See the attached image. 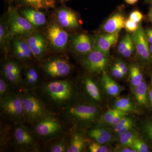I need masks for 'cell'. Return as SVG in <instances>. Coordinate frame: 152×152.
<instances>
[{"label": "cell", "instance_id": "6da1fadb", "mask_svg": "<svg viewBox=\"0 0 152 152\" xmlns=\"http://www.w3.org/2000/svg\"><path fill=\"white\" fill-rule=\"evenodd\" d=\"M9 29L11 34L26 38L36 31V28L19 14L15 8L10 7L8 11Z\"/></svg>", "mask_w": 152, "mask_h": 152}, {"label": "cell", "instance_id": "7a4b0ae2", "mask_svg": "<svg viewBox=\"0 0 152 152\" xmlns=\"http://www.w3.org/2000/svg\"><path fill=\"white\" fill-rule=\"evenodd\" d=\"M44 90L50 99L59 104L69 101L73 94V87L66 80L50 82L45 86Z\"/></svg>", "mask_w": 152, "mask_h": 152}, {"label": "cell", "instance_id": "3957f363", "mask_svg": "<svg viewBox=\"0 0 152 152\" xmlns=\"http://www.w3.org/2000/svg\"><path fill=\"white\" fill-rule=\"evenodd\" d=\"M45 36L48 44L54 50L63 51L66 48L69 34L56 21H52L48 25Z\"/></svg>", "mask_w": 152, "mask_h": 152}, {"label": "cell", "instance_id": "277c9868", "mask_svg": "<svg viewBox=\"0 0 152 152\" xmlns=\"http://www.w3.org/2000/svg\"><path fill=\"white\" fill-rule=\"evenodd\" d=\"M24 113L30 121L37 122L48 115L42 102L31 93L23 96Z\"/></svg>", "mask_w": 152, "mask_h": 152}, {"label": "cell", "instance_id": "5b68a950", "mask_svg": "<svg viewBox=\"0 0 152 152\" xmlns=\"http://www.w3.org/2000/svg\"><path fill=\"white\" fill-rule=\"evenodd\" d=\"M3 111L12 118L19 119L24 115L23 96L18 94L6 96L1 100Z\"/></svg>", "mask_w": 152, "mask_h": 152}, {"label": "cell", "instance_id": "8992f818", "mask_svg": "<svg viewBox=\"0 0 152 152\" xmlns=\"http://www.w3.org/2000/svg\"><path fill=\"white\" fill-rule=\"evenodd\" d=\"M61 129V125L56 118L48 115L37 121L35 126L36 132L43 138L56 135Z\"/></svg>", "mask_w": 152, "mask_h": 152}, {"label": "cell", "instance_id": "52a82bcc", "mask_svg": "<svg viewBox=\"0 0 152 152\" xmlns=\"http://www.w3.org/2000/svg\"><path fill=\"white\" fill-rule=\"evenodd\" d=\"M87 69L93 73H100L105 71L108 65V56L99 51L93 50L87 55L83 61Z\"/></svg>", "mask_w": 152, "mask_h": 152}, {"label": "cell", "instance_id": "ba28073f", "mask_svg": "<svg viewBox=\"0 0 152 152\" xmlns=\"http://www.w3.org/2000/svg\"><path fill=\"white\" fill-rule=\"evenodd\" d=\"M56 14L57 23L66 31H74L80 26L77 15L69 8L62 6L57 9Z\"/></svg>", "mask_w": 152, "mask_h": 152}, {"label": "cell", "instance_id": "9c48e42d", "mask_svg": "<svg viewBox=\"0 0 152 152\" xmlns=\"http://www.w3.org/2000/svg\"><path fill=\"white\" fill-rule=\"evenodd\" d=\"M44 69L52 77H61L67 76L72 67L66 60L58 58L47 61L44 64Z\"/></svg>", "mask_w": 152, "mask_h": 152}, {"label": "cell", "instance_id": "30bf717a", "mask_svg": "<svg viewBox=\"0 0 152 152\" xmlns=\"http://www.w3.org/2000/svg\"><path fill=\"white\" fill-rule=\"evenodd\" d=\"M132 37L138 56L143 61H149L151 59V54L149 42L142 25H140L139 28L133 32Z\"/></svg>", "mask_w": 152, "mask_h": 152}, {"label": "cell", "instance_id": "8fae6325", "mask_svg": "<svg viewBox=\"0 0 152 152\" xmlns=\"http://www.w3.org/2000/svg\"><path fill=\"white\" fill-rule=\"evenodd\" d=\"M99 113V109L91 105L80 104L69 109L68 115L73 119L87 122L92 121Z\"/></svg>", "mask_w": 152, "mask_h": 152}, {"label": "cell", "instance_id": "7c38bea8", "mask_svg": "<svg viewBox=\"0 0 152 152\" xmlns=\"http://www.w3.org/2000/svg\"><path fill=\"white\" fill-rule=\"evenodd\" d=\"M26 38L34 56L40 58L45 53L48 48V42L45 36L36 31Z\"/></svg>", "mask_w": 152, "mask_h": 152}, {"label": "cell", "instance_id": "4fadbf2b", "mask_svg": "<svg viewBox=\"0 0 152 152\" xmlns=\"http://www.w3.org/2000/svg\"><path fill=\"white\" fill-rule=\"evenodd\" d=\"M119 33L100 35L96 37L93 42V50L99 51L109 56L111 48L116 43Z\"/></svg>", "mask_w": 152, "mask_h": 152}, {"label": "cell", "instance_id": "5bb4252c", "mask_svg": "<svg viewBox=\"0 0 152 152\" xmlns=\"http://www.w3.org/2000/svg\"><path fill=\"white\" fill-rule=\"evenodd\" d=\"M13 46L14 54L19 60L28 61L34 57L25 37H16L13 41Z\"/></svg>", "mask_w": 152, "mask_h": 152}, {"label": "cell", "instance_id": "9a60e30c", "mask_svg": "<svg viewBox=\"0 0 152 152\" xmlns=\"http://www.w3.org/2000/svg\"><path fill=\"white\" fill-rule=\"evenodd\" d=\"M21 15L35 28L43 26L47 22L46 17L39 10L26 7L20 11Z\"/></svg>", "mask_w": 152, "mask_h": 152}, {"label": "cell", "instance_id": "2e32d148", "mask_svg": "<svg viewBox=\"0 0 152 152\" xmlns=\"http://www.w3.org/2000/svg\"><path fill=\"white\" fill-rule=\"evenodd\" d=\"M72 45L76 53L87 55L93 50V42L89 36L86 34H79L72 39Z\"/></svg>", "mask_w": 152, "mask_h": 152}, {"label": "cell", "instance_id": "e0dca14e", "mask_svg": "<svg viewBox=\"0 0 152 152\" xmlns=\"http://www.w3.org/2000/svg\"><path fill=\"white\" fill-rule=\"evenodd\" d=\"M125 17L121 12L114 14L104 24L102 29L108 34L119 33L125 27Z\"/></svg>", "mask_w": 152, "mask_h": 152}, {"label": "cell", "instance_id": "ac0fdd59", "mask_svg": "<svg viewBox=\"0 0 152 152\" xmlns=\"http://www.w3.org/2000/svg\"><path fill=\"white\" fill-rule=\"evenodd\" d=\"M3 73L6 78L14 84H18L21 81V72L16 63L9 61L3 67Z\"/></svg>", "mask_w": 152, "mask_h": 152}, {"label": "cell", "instance_id": "d6986e66", "mask_svg": "<svg viewBox=\"0 0 152 152\" xmlns=\"http://www.w3.org/2000/svg\"><path fill=\"white\" fill-rule=\"evenodd\" d=\"M14 137L17 144L22 147H29L34 143V140L29 131L22 125L15 129Z\"/></svg>", "mask_w": 152, "mask_h": 152}, {"label": "cell", "instance_id": "ffe728a7", "mask_svg": "<svg viewBox=\"0 0 152 152\" xmlns=\"http://www.w3.org/2000/svg\"><path fill=\"white\" fill-rule=\"evenodd\" d=\"M102 80L106 92L109 96L116 97L124 90V88L115 81L104 71L102 72Z\"/></svg>", "mask_w": 152, "mask_h": 152}, {"label": "cell", "instance_id": "44dd1931", "mask_svg": "<svg viewBox=\"0 0 152 152\" xmlns=\"http://www.w3.org/2000/svg\"><path fill=\"white\" fill-rule=\"evenodd\" d=\"M13 36L9 29L8 18L7 20L1 19L0 23V45L1 49L5 53L9 51L10 42Z\"/></svg>", "mask_w": 152, "mask_h": 152}, {"label": "cell", "instance_id": "7402d4cb", "mask_svg": "<svg viewBox=\"0 0 152 152\" xmlns=\"http://www.w3.org/2000/svg\"><path fill=\"white\" fill-rule=\"evenodd\" d=\"M19 5L37 10L54 8L55 0H15Z\"/></svg>", "mask_w": 152, "mask_h": 152}, {"label": "cell", "instance_id": "603a6c76", "mask_svg": "<svg viewBox=\"0 0 152 152\" xmlns=\"http://www.w3.org/2000/svg\"><path fill=\"white\" fill-rule=\"evenodd\" d=\"M134 88V94L136 100L140 104L147 106L149 100L148 86L144 80L138 86Z\"/></svg>", "mask_w": 152, "mask_h": 152}, {"label": "cell", "instance_id": "cb8c5ba5", "mask_svg": "<svg viewBox=\"0 0 152 152\" xmlns=\"http://www.w3.org/2000/svg\"><path fill=\"white\" fill-rule=\"evenodd\" d=\"M84 86L87 94L92 99L97 102L101 100L102 96L99 89L92 79L88 77L85 78Z\"/></svg>", "mask_w": 152, "mask_h": 152}, {"label": "cell", "instance_id": "d4e9b609", "mask_svg": "<svg viewBox=\"0 0 152 152\" xmlns=\"http://www.w3.org/2000/svg\"><path fill=\"white\" fill-rule=\"evenodd\" d=\"M86 145L84 137L80 133H76L72 137L69 145L66 152H80L83 151Z\"/></svg>", "mask_w": 152, "mask_h": 152}, {"label": "cell", "instance_id": "484cf974", "mask_svg": "<svg viewBox=\"0 0 152 152\" xmlns=\"http://www.w3.org/2000/svg\"><path fill=\"white\" fill-rule=\"evenodd\" d=\"M129 73L130 81L133 88L138 86L143 81L141 69L137 65H132L130 67Z\"/></svg>", "mask_w": 152, "mask_h": 152}, {"label": "cell", "instance_id": "4316f807", "mask_svg": "<svg viewBox=\"0 0 152 152\" xmlns=\"http://www.w3.org/2000/svg\"><path fill=\"white\" fill-rule=\"evenodd\" d=\"M114 109L127 113L134 110V106L129 98H119L115 101Z\"/></svg>", "mask_w": 152, "mask_h": 152}, {"label": "cell", "instance_id": "83f0119b", "mask_svg": "<svg viewBox=\"0 0 152 152\" xmlns=\"http://www.w3.org/2000/svg\"><path fill=\"white\" fill-rule=\"evenodd\" d=\"M25 80L29 86H33L37 83L39 75L37 71L34 67L28 68L25 73Z\"/></svg>", "mask_w": 152, "mask_h": 152}, {"label": "cell", "instance_id": "f1b7e54d", "mask_svg": "<svg viewBox=\"0 0 152 152\" xmlns=\"http://www.w3.org/2000/svg\"><path fill=\"white\" fill-rule=\"evenodd\" d=\"M137 135L132 130L120 135V142L124 146L132 148Z\"/></svg>", "mask_w": 152, "mask_h": 152}, {"label": "cell", "instance_id": "f546056e", "mask_svg": "<svg viewBox=\"0 0 152 152\" xmlns=\"http://www.w3.org/2000/svg\"><path fill=\"white\" fill-rule=\"evenodd\" d=\"M136 152H149V148L145 142L137 137L135 140L132 148Z\"/></svg>", "mask_w": 152, "mask_h": 152}, {"label": "cell", "instance_id": "4dcf8cb0", "mask_svg": "<svg viewBox=\"0 0 152 152\" xmlns=\"http://www.w3.org/2000/svg\"><path fill=\"white\" fill-rule=\"evenodd\" d=\"M133 41L132 36L130 35L129 34H126L119 44L118 47V51L119 53L121 54Z\"/></svg>", "mask_w": 152, "mask_h": 152}, {"label": "cell", "instance_id": "1f68e13d", "mask_svg": "<svg viewBox=\"0 0 152 152\" xmlns=\"http://www.w3.org/2000/svg\"><path fill=\"white\" fill-rule=\"evenodd\" d=\"M89 150L91 152H111L108 147L104 145V144L97 142H93L89 147Z\"/></svg>", "mask_w": 152, "mask_h": 152}, {"label": "cell", "instance_id": "d6a6232c", "mask_svg": "<svg viewBox=\"0 0 152 152\" xmlns=\"http://www.w3.org/2000/svg\"><path fill=\"white\" fill-rule=\"evenodd\" d=\"M118 110L114 109L109 110L104 114L103 116V120L106 124H111L115 116L116 115Z\"/></svg>", "mask_w": 152, "mask_h": 152}, {"label": "cell", "instance_id": "836d02e7", "mask_svg": "<svg viewBox=\"0 0 152 152\" xmlns=\"http://www.w3.org/2000/svg\"><path fill=\"white\" fill-rule=\"evenodd\" d=\"M66 142L65 141H61L56 143L51 147L50 151L51 152H62L66 151Z\"/></svg>", "mask_w": 152, "mask_h": 152}, {"label": "cell", "instance_id": "e575fe53", "mask_svg": "<svg viewBox=\"0 0 152 152\" xmlns=\"http://www.w3.org/2000/svg\"><path fill=\"white\" fill-rule=\"evenodd\" d=\"M140 26L138 23L128 19L125 21L124 28L128 32H134L139 28Z\"/></svg>", "mask_w": 152, "mask_h": 152}, {"label": "cell", "instance_id": "d590c367", "mask_svg": "<svg viewBox=\"0 0 152 152\" xmlns=\"http://www.w3.org/2000/svg\"><path fill=\"white\" fill-rule=\"evenodd\" d=\"M142 130L147 138L152 142V121L145 123L142 126Z\"/></svg>", "mask_w": 152, "mask_h": 152}, {"label": "cell", "instance_id": "8d00e7d4", "mask_svg": "<svg viewBox=\"0 0 152 152\" xmlns=\"http://www.w3.org/2000/svg\"><path fill=\"white\" fill-rule=\"evenodd\" d=\"M95 130L105 140L107 143L111 141L112 135L111 133L107 129L104 127L95 128Z\"/></svg>", "mask_w": 152, "mask_h": 152}, {"label": "cell", "instance_id": "74e56055", "mask_svg": "<svg viewBox=\"0 0 152 152\" xmlns=\"http://www.w3.org/2000/svg\"><path fill=\"white\" fill-rule=\"evenodd\" d=\"M88 134L90 137L94 139L95 140L99 143L104 145L107 143L105 140L95 130V129H92L89 131Z\"/></svg>", "mask_w": 152, "mask_h": 152}, {"label": "cell", "instance_id": "f35d334b", "mask_svg": "<svg viewBox=\"0 0 152 152\" xmlns=\"http://www.w3.org/2000/svg\"><path fill=\"white\" fill-rule=\"evenodd\" d=\"M135 50V46L134 41H133L128 46V48L121 54L124 58H129L132 56L133 53Z\"/></svg>", "mask_w": 152, "mask_h": 152}, {"label": "cell", "instance_id": "ab89813d", "mask_svg": "<svg viewBox=\"0 0 152 152\" xmlns=\"http://www.w3.org/2000/svg\"><path fill=\"white\" fill-rule=\"evenodd\" d=\"M7 84L4 79L1 78L0 79V97L1 100L6 96V94L8 91Z\"/></svg>", "mask_w": 152, "mask_h": 152}, {"label": "cell", "instance_id": "60d3db41", "mask_svg": "<svg viewBox=\"0 0 152 152\" xmlns=\"http://www.w3.org/2000/svg\"><path fill=\"white\" fill-rule=\"evenodd\" d=\"M143 18V16L142 13L139 11H133L131 13L129 19L136 23H139Z\"/></svg>", "mask_w": 152, "mask_h": 152}, {"label": "cell", "instance_id": "b9f144b4", "mask_svg": "<svg viewBox=\"0 0 152 152\" xmlns=\"http://www.w3.org/2000/svg\"><path fill=\"white\" fill-rule=\"evenodd\" d=\"M133 120L130 118L124 117L123 118V119L120 122L119 124H118L117 126L114 127V130L116 132H118L119 131L122 129L123 127L127 125L129 123L132 121Z\"/></svg>", "mask_w": 152, "mask_h": 152}, {"label": "cell", "instance_id": "7bdbcfd3", "mask_svg": "<svg viewBox=\"0 0 152 152\" xmlns=\"http://www.w3.org/2000/svg\"><path fill=\"white\" fill-rule=\"evenodd\" d=\"M111 72L113 75L116 78H122L125 76V74L115 64L114 65V66H112Z\"/></svg>", "mask_w": 152, "mask_h": 152}, {"label": "cell", "instance_id": "ee69618b", "mask_svg": "<svg viewBox=\"0 0 152 152\" xmlns=\"http://www.w3.org/2000/svg\"><path fill=\"white\" fill-rule=\"evenodd\" d=\"M126 115V113L118 110L116 115L115 116L113 121V122L112 123L111 125L113 126L114 127L115 126H117L118 124H119L120 122L121 121V120L123 119V118Z\"/></svg>", "mask_w": 152, "mask_h": 152}, {"label": "cell", "instance_id": "f6af8a7d", "mask_svg": "<svg viewBox=\"0 0 152 152\" xmlns=\"http://www.w3.org/2000/svg\"><path fill=\"white\" fill-rule=\"evenodd\" d=\"M115 64L119 68L121 71L125 74V75H126L129 71V69L126 64L123 61L121 60H118Z\"/></svg>", "mask_w": 152, "mask_h": 152}, {"label": "cell", "instance_id": "bcb514c9", "mask_svg": "<svg viewBox=\"0 0 152 152\" xmlns=\"http://www.w3.org/2000/svg\"><path fill=\"white\" fill-rule=\"evenodd\" d=\"M133 127V122L132 121L128 124L127 125L123 127L118 132H117V134L119 136L123 134H124V133L127 132H129V131L132 130V129Z\"/></svg>", "mask_w": 152, "mask_h": 152}, {"label": "cell", "instance_id": "7dc6e473", "mask_svg": "<svg viewBox=\"0 0 152 152\" xmlns=\"http://www.w3.org/2000/svg\"><path fill=\"white\" fill-rule=\"evenodd\" d=\"M145 31L149 43H152V29H146Z\"/></svg>", "mask_w": 152, "mask_h": 152}, {"label": "cell", "instance_id": "c3c4849f", "mask_svg": "<svg viewBox=\"0 0 152 152\" xmlns=\"http://www.w3.org/2000/svg\"><path fill=\"white\" fill-rule=\"evenodd\" d=\"M121 149L119 150L118 151L121 152H136L135 150H133L132 148H129V147L124 146Z\"/></svg>", "mask_w": 152, "mask_h": 152}, {"label": "cell", "instance_id": "681fc988", "mask_svg": "<svg viewBox=\"0 0 152 152\" xmlns=\"http://www.w3.org/2000/svg\"><path fill=\"white\" fill-rule=\"evenodd\" d=\"M149 100L150 103L152 107V84L148 86Z\"/></svg>", "mask_w": 152, "mask_h": 152}, {"label": "cell", "instance_id": "f907efd6", "mask_svg": "<svg viewBox=\"0 0 152 152\" xmlns=\"http://www.w3.org/2000/svg\"><path fill=\"white\" fill-rule=\"evenodd\" d=\"M139 0H125L126 2L129 4H133L137 2Z\"/></svg>", "mask_w": 152, "mask_h": 152}, {"label": "cell", "instance_id": "816d5d0a", "mask_svg": "<svg viewBox=\"0 0 152 152\" xmlns=\"http://www.w3.org/2000/svg\"><path fill=\"white\" fill-rule=\"evenodd\" d=\"M148 17L150 21H151V22L152 23V6L151 7L149 12Z\"/></svg>", "mask_w": 152, "mask_h": 152}, {"label": "cell", "instance_id": "f5cc1de1", "mask_svg": "<svg viewBox=\"0 0 152 152\" xmlns=\"http://www.w3.org/2000/svg\"><path fill=\"white\" fill-rule=\"evenodd\" d=\"M61 4H64L65 3H66L67 2L71 0H59Z\"/></svg>", "mask_w": 152, "mask_h": 152}, {"label": "cell", "instance_id": "db71d44e", "mask_svg": "<svg viewBox=\"0 0 152 152\" xmlns=\"http://www.w3.org/2000/svg\"><path fill=\"white\" fill-rule=\"evenodd\" d=\"M149 49L151 54L152 55V44H151L149 45Z\"/></svg>", "mask_w": 152, "mask_h": 152}, {"label": "cell", "instance_id": "11a10c76", "mask_svg": "<svg viewBox=\"0 0 152 152\" xmlns=\"http://www.w3.org/2000/svg\"><path fill=\"white\" fill-rule=\"evenodd\" d=\"M146 1L148 2H151L152 0H145Z\"/></svg>", "mask_w": 152, "mask_h": 152}, {"label": "cell", "instance_id": "9f6ffc18", "mask_svg": "<svg viewBox=\"0 0 152 152\" xmlns=\"http://www.w3.org/2000/svg\"><path fill=\"white\" fill-rule=\"evenodd\" d=\"M9 1H13V0H9Z\"/></svg>", "mask_w": 152, "mask_h": 152}, {"label": "cell", "instance_id": "6f0895ef", "mask_svg": "<svg viewBox=\"0 0 152 152\" xmlns=\"http://www.w3.org/2000/svg\"><path fill=\"white\" fill-rule=\"evenodd\" d=\"M152 44V43H151Z\"/></svg>", "mask_w": 152, "mask_h": 152}]
</instances>
